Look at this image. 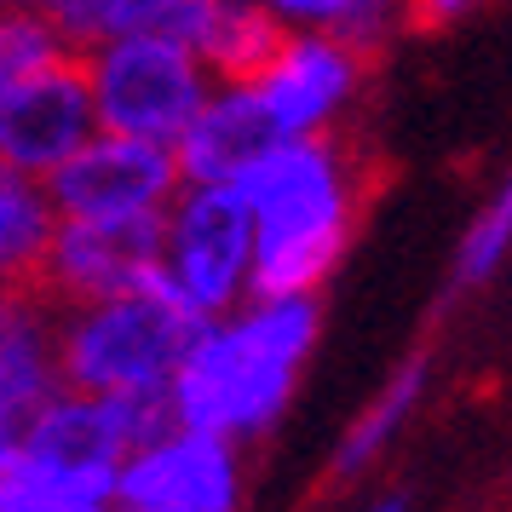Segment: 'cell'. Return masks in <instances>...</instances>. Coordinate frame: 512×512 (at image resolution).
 Here are the masks:
<instances>
[{
	"label": "cell",
	"mask_w": 512,
	"mask_h": 512,
	"mask_svg": "<svg viewBox=\"0 0 512 512\" xmlns=\"http://www.w3.org/2000/svg\"><path fill=\"white\" fill-rule=\"evenodd\" d=\"M81 70H87L98 127L150 144H179L219 87L208 58L185 35H167V29H133V35L93 41L81 47Z\"/></svg>",
	"instance_id": "4"
},
{
	"label": "cell",
	"mask_w": 512,
	"mask_h": 512,
	"mask_svg": "<svg viewBox=\"0 0 512 512\" xmlns=\"http://www.w3.org/2000/svg\"><path fill=\"white\" fill-rule=\"evenodd\" d=\"M507 254H512V167H507V179L495 185V196L478 208V219L466 225L461 254H455V288L489 282L507 265Z\"/></svg>",
	"instance_id": "19"
},
{
	"label": "cell",
	"mask_w": 512,
	"mask_h": 512,
	"mask_svg": "<svg viewBox=\"0 0 512 512\" xmlns=\"http://www.w3.org/2000/svg\"><path fill=\"white\" fill-rule=\"evenodd\" d=\"M93 133H98V110H93V93H87L81 52L12 81V87H0V162L41 179V185Z\"/></svg>",
	"instance_id": "9"
},
{
	"label": "cell",
	"mask_w": 512,
	"mask_h": 512,
	"mask_svg": "<svg viewBox=\"0 0 512 512\" xmlns=\"http://www.w3.org/2000/svg\"><path fill=\"white\" fill-rule=\"evenodd\" d=\"M58 231V208L41 179L0 162V288L41 282V259Z\"/></svg>",
	"instance_id": "15"
},
{
	"label": "cell",
	"mask_w": 512,
	"mask_h": 512,
	"mask_svg": "<svg viewBox=\"0 0 512 512\" xmlns=\"http://www.w3.org/2000/svg\"><path fill=\"white\" fill-rule=\"evenodd\" d=\"M420 397H426V351L403 357V363L386 374V386H380L357 415H351V426L340 432V443H334L328 478H334V484H346V478H357V472H369V466L386 455V443L409 426V415L420 409Z\"/></svg>",
	"instance_id": "13"
},
{
	"label": "cell",
	"mask_w": 512,
	"mask_h": 512,
	"mask_svg": "<svg viewBox=\"0 0 512 512\" xmlns=\"http://www.w3.org/2000/svg\"><path fill=\"white\" fill-rule=\"evenodd\" d=\"M277 41L282 24L259 0H202V12L190 24V47L208 58V70L219 81H248Z\"/></svg>",
	"instance_id": "14"
},
{
	"label": "cell",
	"mask_w": 512,
	"mask_h": 512,
	"mask_svg": "<svg viewBox=\"0 0 512 512\" xmlns=\"http://www.w3.org/2000/svg\"><path fill=\"white\" fill-rule=\"evenodd\" d=\"M162 277V219H58L41 288L58 305L133 294Z\"/></svg>",
	"instance_id": "10"
},
{
	"label": "cell",
	"mask_w": 512,
	"mask_h": 512,
	"mask_svg": "<svg viewBox=\"0 0 512 512\" xmlns=\"http://www.w3.org/2000/svg\"><path fill=\"white\" fill-rule=\"evenodd\" d=\"M190 317H225L254 300V208L242 185H190L162 213V277Z\"/></svg>",
	"instance_id": "5"
},
{
	"label": "cell",
	"mask_w": 512,
	"mask_h": 512,
	"mask_svg": "<svg viewBox=\"0 0 512 512\" xmlns=\"http://www.w3.org/2000/svg\"><path fill=\"white\" fill-rule=\"evenodd\" d=\"M242 190L254 208V294H323L369 202V162L340 133L282 139Z\"/></svg>",
	"instance_id": "2"
},
{
	"label": "cell",
	"mask_w": 512,
	"mask_h": 512,
	"mask_svg": "<svg viewBox=\"0 0 512 512\" xmlns=\"http://www.w3.org/2000/svg\"><path fill=\"white\" fill-rule=\"evenodd\" d=\"M317 334H323L317 294H254L248 305L202 323L167 392L173 426L219 432L231 443L265 438L294 403Z\"/></svg>",
	"instance_id": "1"
},
{
	"label": "cell",
	"mask_w": 512,
	"mask_h": 512,
	"mask_svg": "<svg viewBox=\"0 0 512 512\" xmlns=\"http://www.w3.org/2000/svg\"><path fill=\"white\" fill-rule=\"evenodd\" d=\"M369 81V52L328 29H282L271 58L248 75L254 98L282 139H323L357 110Z\"/></svg>",
	"instance_id": "6"
},
{
	"label": "cell",
	"mask_w": 512,
	"mask_h": 512,
	"mask_svg": "<svg viewBox=\"0 0 512 512\" xmlns=\"http://www.w3.org/2000/svg\"><path fill=\"white\" fill-rule=\"evenodd\" d=\"M58 386V300L41 282L0 288V415L24 426Z\"/></svg>",
	"instance_id": "12"
},
{
	"label": "cell",
	"mask_w": 512,
	"mask_h": 512,
	"mask_svg": "<svg viewBox=\"0 0 512 512\" xmlns=\"http://www.w3.org/2000/svg\"><path fill=\"white\" fill-rule=\"evenodd\" d=\"M12 443H18V426H12V420L0 415V449H12Z\"/></svg>",
	"instance_id": "22"
},
{
	"label": "cell",
	"mask_w": 512,
	"mask_h": 512,
	"mask_svg": "<svg viewBox=\"0 0 512 512\" xmlns=\"http://www.w3.org/2000/svg\"><path fill=\"white\" fill-rule=\"evenodd\" d=\"M369 512H409V507H403V495H386V501H374Z\"/></svg>",
	"instance_id": "23"
},
{
	"label": "cell",
	"mask_w": 512,
	"mask_h": 512,
	"mask_svg": "<svg viewBox=\"0 0 512 512\" xmlns=\"http://www.w3.org/2000/svg\"><path fill=\"white\" fill-rule=\"evenodd\" d=\"M0 6H24V12H47L52 18V0H0Z\"/></svg>",
	"instance_id": "21"
},
{
	"label": "cell",
	"mask_w": 512,
	"mask_h": 512,
	"mask_svg": "<svg viewBox=\"0 0 512 512\" xmlns=\"http://www.w3.org/2000/svg\"><path fill=\"white\" fill-rule=\"evenodd\" d=\"M179 190H185V167L173 144L127 139L104 127L47 179L58 219H162Z\"/></svg>",
	"instance_id": "7"
},
{
	"label": "cell",
	"mask_w": 512,
	"mask_h": 512,
	"mask_svg": "<svg viewBox=\"0 0 512 512\" xmlns=\"http://www.w3.org/2000/svg\"><path fill=\"white\" fill-rule=\"evenodd\" d=\"M116 512H242L236 443L196 426H162L121 466Z\"/></svg>",
	"instance_id": "8"
},
{
	"label": "cell",
	"mask_w": 512,
	"mask_h": 512,
	"mask_svg": "<svg viewBox=\"0 0 512 512\" xmlns=\"http://www.w3.org/2000/svg\"><path fill=\"white\" fill-rule=\"evenodd\" d=\"M196 12H202V0H52V24L64 29L75 47L133 35V29H167V35L190 41Z\"/></svg>",
	"instance_id": "16"
},
{
	"label": "cell",
	"mask_w": 512,
	"mask_h": 512,
	"mask_svg": "<svg viewBox=\"0 0 512 512\" xmlns=\"http://www.w3.org/2000/svg\"><path fill=\"white\" fill-rule=\"evenodd\" d=\"M282 29H328V35H346L363 52L386 47L409 18V0H259Z\"/></svg>",
	"instance_id": "17"
},
{
	"label": "cell",
	"mask_w": 512,
	"mask_h": 512,
	"mask_svg": "<svg viewBox=\"0 0 512 512\" xmlns=\"http://www.w3.org/2000/svg\"><path fill=\"white\" fill-rule=\"evenodd\" d=\"M196 334L202 317H190L162 282H144L133 294L58 305V369L75 392L167 403Z\"/></svg>",
	"instance_id": "3"
},
{
	"label": "cell",
	"mask_w": 512,
	"mask_h": 512,
	"mask_svg": "<svg viewBox=\"0 0 512 512\" xmlns=\"http://www.w3.org/2000/svg\"><path fill=\"white\" fill-rule=\"evenodd\" d=\"M277 144L282 133L271 127L254 87L248 81H219L213 98L202 104V116L173 144V156H179L190 185H242Z\"/></svg>",
	"instance_id": "11"
},
{
	"label": "cell",
	"mask_w": 512,
	"mask_h": 512,
	"mask_svg": "<svg viewBox=\"0 0 512 512\" xmlns=\"http://www.w3.org/2000/svg\"><path fill=\"white\" fill-rule=\"evenodd\" d=\"M484 0H409V18H415L420 29H438V24H455V18H466V12H478Z\"/></svg>",
	"instance_id": "20"
},
{
	"label": "cell",
	"mask_w": 512,
	"mask_h": 512,
	"mask_svg": "<svg viewBox=\"0 0 512 512\" xmlns=\"http://www.w3.org/2000/svg\"><path fill=\"white\" fill-rule=\"evenodd\" d=\"M75 41L52 24L47 12H24V6H0V87L24 81V75L47 70L75 58Z\"/></svg>",
	"instance_id": "18"
}]
</instances>
